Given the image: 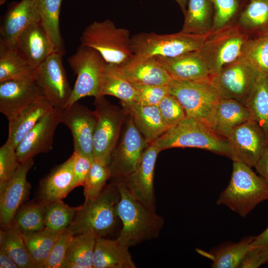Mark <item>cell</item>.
<instances>
[{
	"instance_id": "6da1fadb",
	"label": "cell",
	"mask_w": 268,
	"mask_h": 268,
	"mask_svg": "<svg viewBox=\"0 0 268 268\" xmlns=\"http://www.w3.org/2000/svg\"><path fill=\"white\" fill-rule=\"evenodd\" d=\"M112 181L117 183L120 193L117 212L122 228L117 239L130 248L157 237L164 219L135 198L122 179Z\"/></svg>"
},
{
	"instance_id": "7a4b0ae2",
	"label": "cell",
	"mask_w": 268,
	"mask_h": 268,
	"mask_svg": "<svg viewBox=\"0 0 268 268\" xmlns=\"http://www.w3.org/2000/svg\"><path fill=\"white\" fill-rule=\"evenodd\" d=\"M120 193L117 183L106 185L99 196L84 201L72 222L67 228L73 235L89 233L104 237L115 227L118 218L117 207Z\"/></svg>"
},
{
	"instance_id": "3957f363",
	"label": "cell",
	"mask_w": 268,
	"mask_h": 268,
	"mask_svg": "<svg viewBox=\"0 0 268 268\" xmlns=\"http://www.w3.org/2000/svg\"><path fill=\"white\" fill-rule=\"evenodd\" d=\"M268 200V185L252 167L233 161L230 180L221 192L218 205H224L245 217L260 203Z\"/></svg>"
},
{
	"instance_id": "277c9868",
	"label": "cell",
	"mask_w": 268,
	"mask_h": 268,
	"mask_svg": "<svg viewBox=\"0 0 268 268\" xmlns=\"http://www.w3.org/2000/svg\"><path fill=\"white\" fill-rule=\"evenodd\" d=\"M152 143L161 151L192 147L208 150L230 159L231 157L227 138L215 133L204 121L194 118L186 117Z\"/></svg>"
},
{
	"instance_id": "5b68a950",
	"label": "cell",
	"mask_w": 268,
	"mask_h": 268,
	"mask_svg": "<svg viewBox=\"0 0 268 268\" xmlns=\"http://www.w3.org/2000/svg\"><path fill=\"white\" fill-rule=\"evenodd\" d=\"M130 32L117 27L109 19L94 21L87 26L80 38V45L97 51L107 64L123 67L133 59Z\"/></svg>"
},
{
	"instance_id": "8992f818",
	"label": "cell",
	"mask_w": 268,
	"mask_h": 268,
	"mask_svg": "<svg viewBox=\"0 0 268 268\" xmlns=\"http://www.w3.org/2000/svg\"><path fill=\"white\" fill-rule=\"evenodd\" d=\"M209 34L198 35L181 31L170 34L145 32L136 34L132 36L131 48L134 57L131 62L149 57L172 58L199 51Z\"/></svg>"
},
{
	"instance_id": "52a82bcc",
	"label": "cell",
	"mask_w": 268,
	"mask_h": 268,
	"mask_svg": "<svg viewBox=\"0 0 268 268\" xmlns=\"http://www.w3.org/2000/svg\"><path fill=\"white\" fill-rule=\"evenodd\" d=\"M250 36L232 22L209 34L199 51L212 75L242 57Z\"/></svg>"
},
{
	"instance_id": "ba28073f",
	"label": "cell",
	"mask_w": 268,
	"mask_h": 268,
	"mask_svg": "<svg viewBox=\"0 0 268 268\" xmlns=\"http://www.w3.org/2000/svg\"><path fill=\"white\" fill-rule=\"evenodd\" d=\"M94 105L97 122L93 136L94 159L108 165L128 113L123 108L111 104L104 96L95 98Z\"/></svg>"
},
{
	"instance_id": "9c48e42d",
	"label": "cell",
	"mask_w": 268,
	"mask_h": 268,
	"mask_svg": "<svg viewBox=\"0 0 268 268\" xmlns=\"http://www.w3.org/2000/svg\"><path fill=\"white\" fill-rule=\"evenodd\" d=\"M67 63L77 77L67 106L85 97H100L102 78L107 64L102 56L95 50L80 45L68 58Z\"/></svg>"
},
{
	"instance_id": "30bf717a",
	"label": "cell",
	"mask_w": 268,
	"mask_h": 268,
	"mask_svg": "<svg viewBox=\"0 0 268 268\" xmlns=\"http://www.w3.org/2000/svg\"><path fill=\"white\" fill-rule=\"evenodd\" d=\"M149 145L128 114L122 135L108 164L110 179H123L134 171Z\"/></svg>"
},
{
	"instance_id": "8fae6325",
	"label": "cell",
	"mask_w": 268,
	"mask_h": 268,
	"mask_svg": "<svg viewBox=\"0 0 268 268\" xmlns=\"http://www.w3.org/2000/svg\"><path fill=\"white\" fill-rule=\"evenodd\" d=\"M260 72L241 57L213 74L210 82L220 98L245 105Z\"/></svg>"
},
{
	"instance_id": "7c38bea8",
	"label": "cell",
	"mask_w": 268,
	"mask_h": 268,
	"mask_svg": "<svg viewBox=\"0 0 268 268\" xmlns=\"http://www.w3.org/2000/svg\"><path fill=\"white\" fill-rule=\"evenodd\" d=\"M168 86L170 94L181 104L187 117L204 122L220 98L210 79L195 81L172 79Z\"/></svg>"
},
{
	"instance_id": "4fadbf2b",
	"label": "cell",
	"mask_w": 268,
	"mask_h": 268,
	"mask_svg": "<svg viewBox=\"0 0 268 268\" xmlns=\"http://www.w3.org/2000/svg\"><path fill=\"white\" fill-rule=\"evenodd\" d=\"M230 159L255 167L268 146L266 135L253 118L236 128L226 138Z\"/></svg>"
},
{
	"instance_id": "5bb4252c",
	"label": "cell",
	"mask_w": 268,
	"mask_h": 268,
	"mask_svg": "<svg viewBox=\"0 0 268 268\" xmlns=\"http://www.w3.org/2000/svg\"><path fill=\"white\" fill-rule=\"evenodd\" d=\"M63 55L51 54L37 68L35 80L54 108H65L72 89L63 63Z\"/></svg>"
},
{
	"instance_id": "9a60e30c",
	"label": "cell",
	"mask_w": 268,
	"mask_h": 268,
	"mask_svg": "<svg viewBox=\"0 0 268 268\" xmlns=\"http://www.w3.org/2000/svg\"><path fill=\"white\" fill-rule=\"evenodd\" d=\"M97 122L95 111L78 102L62 109L61 123L70 130L74 151L94 160L93 136Z\"/></svg>"
},
{
	"instance_id": "2e32d148",
	"label": "cell",
	"mask_w": 268,
	"mask_h": 268,
	"mask_svg": "<svg viewBox=\"0 0 268 268\" xmlns=\"http://www.w3.org/2000/svg\"><path fill=\"white\" fill-rule=\"evenodd\" d=\"M160 149L150 143L144 150L136 169L122 179L131 194L148 208L155 211L154 174Z\"/></svg>"
},
{
	"instance_id": "e0dca14e",
	"label": "cell",
	"mask_w": 268,
	"mask_h": 268,
	"mask_svg": "<svg viewBox=\"0 0 268 268\" xmlns=\"http://www.w3.org/2000/svg\"><path fill=\"white\" fill-rule=\"evenodd\" d=\"M33 164V158L21 162L7 185L0 191V222L4 229L12 225L16 212L29 194L30 185L27 176Z\"/></svg>"
},
{
	"instance_id": "ac0fdd59",
	"label": "cell",
	"mask_w": 268,
	"mask_h": 268,
	"mask_svg": "<svg viewBox=\"0 0 268 268\" xmlns=\"http://www.w3.org/2000/svg\"><path fill=\"white\" fill-rule=\"evenodd\" d=\"M61 108H54L26 134L16 148L20 162L52 148L56 130L61 123Z\"/></svg>"
},
{
	"instance_id": "d6986e66",
	"label": "cell",
	"mask_w": 268,
	"mask_h": 268,
	"mask_svg": "<svg viewBox=\"0 0 268 268\" xmlns=\"http://www.w3.org/2000/svg\"><path fill=\"white\" fill-rule=\"evenodd\" d=\"M44 97L35 78L0 83V112L9 121L24 108Z\"/></svg>"
},
{
	"instance_id": "ffe728a7",
	"label": "cell",
	"mask_w": 268,
	"mask_h": 268,
	"mask_svg": "<svg viewBox=\"0 0 268 268\" xmlns=\"http://www.w3.org/2000/svg\"><path fill=\"white\" fill-rule=\"evenodd\" d=\"M40 21L37 0H21L7 11L0 28V46L12 47L19 34L31 24Z\"/></svg>"
},
{
	"instance_id": "44dd1931",
	"label": "cell",
	"mask_w": 268,
	"mask_h": 268,
	"mask_svg": "<svg viewBox=\"0 0 268 268\" xmlns=\"http://www.w3.org/2000/svg\"><path fill=\"white\" fill-rule=\"evenodd\" d=\"M252 118L241 102L220 98L204 122L217 134L227 138L236 128Z\"/></svg>"
},
{
	"instance_id": "7402d4cb",
	"label": "cell",
	"mask_w": 268,
	"mask_h": 268,
	"mask_svg": "<svg viewBox=\"0 0 268 268\" xmlns=\"http://www.w3.org/2000/svg\"><path fill=\"white\" fill-rule=\"evenodd\" d=\"M155 57L173 80H206L210 79L212 76L199 51L172 58Z\"/></svg>"
},
{
	"instance_id": "603a6c76",
	"label": "cell",
	"mask_w": 268,
	"mask_h": 268,
	"mask_svg": "<svg viewBox=\"0 0 268 268\" xmlns=\"http://www.w3.org/2000/svg\"><path fill=\"white\" fill-rule=\"evenodd\" d=\"M13 47L36 69L51 54L54 53L40 21L27 27L18 36Z\"/></svg>"
},
{
	"instance_id": "cb8c5ba5",
	"label": "cell",
	"mask_w": 268,
	"mask_h": 268,
	"mask_svg": "<svg viewBox=\"0 0 268 268\" xmlns=\"http://www.w3.org/2000/svg\"><path fill=\"white\" fill-rule=\"evenodd\" d=\"M73 156L54 168L40 184L39 201L46 205L62 200L72 190Z\"/></svg>"
},
{
	"instance_id": "d4e9b609",
	"label": "cell",
	"mask_w": 268,
	"mask_h": 268,
	"mask_svg": "<svg viewBox=\"0 0 268 268\" xmlns=\"http://www.w3.org/2000/svg\"><path fill=\"white\" fill-rule=\"evenodd\" d=\"M121 104L148 144L168 130L157 106L144 105L136 102Z\"/></svg>"
},
{
	"instance_id": "484cf974",
	"label": "cell",
	"mask_w": 268,
	"mask_h": 268,
	"mask_svg": "<svg viewBox=\"0 0 268 268\" xmlns=\"http://www.w3.org/2000/svg\"><path fill=\"white\" fill-rule=\"evenodd\" d=\"M54 108L44 97L24 108L8 121V134L6 141L16 149L26 134Z\"/></svg>"
},
{
	"instance_id": "4316f807",
	"label": "cell",
	"mask_w": 268,
	"mask_h": 268,
	"mask_svg": "<svg viewBox=\"0 0 268 268\" xmlns=\"http://www.w3.org/2000/svg\"><path fill=\"white\" fill-rule=\"evenodd\" d=\"M124 77L133 84L168 85L172 80L155 57L131 62L121 67Z\"/></svg>"
},
{
	"instance_id": "83f0119b",
	"label": "cell",
	"mask_w": 268,
	"mask_h": 268,
	"mask_svg": "<svg viewBox=\"0 0 268 268\" xmlns=\"http://www.w3.org/2000/svg\"><path fill=\"white\" fill-rule=\"evenodd\" d=\"M129 247L115 240L97 238L94 251L93 268H135Z\"/></svg>"
},
{
	"instance_id": "f1b7e54d",
	"label": "cell",
	"mask_w": 268,
	"mask_h": 268,
	"mask_svg": "<svg viewBox=\"0 0 268 268\" xmlns=\"http://www.w3.org/2000/svg\"><path fill=\"white\" fill-rule=\"evenodd\" d=\"M254 236H248L237 243L226 242L209 252L197 249L200 254L211 261L213 268H239L248 253L252 248Z\"/></svg>"
},
{
	"instance_id": "f546056e",
	"label": "cell",
	"mask_w": 268,
	"mask_h": 268,
	"mask_svg": "<svg viewBox=\"0 0 268 268\" xmlns=\"http://www.w3.org/2000/svg\"><path fill=\"white\" fill-rule=\"evenodd\" d=\"M105 95L114 96L124 103L136 101V90L133 84L124 77L119 65H106L101 80L100 97Z\"/></svg>"
},
{
	"instance_id": "4dcf8cb0",
	"label": "cell",
	"mask_w": 268,
	"mask_h": 268,
	"mask_svg": "<svg viewBox=\"0 0 268 268\" xmlns=\"http://www.w3.org/2000/svg\"><path fill=\"white\" fill-rule=\"evenodd\" d=\"M211 0H189L182 32L205 35L211 32L214 13Z\"/></svg>"
},
{
	"instance_id": "1f68e13d",
	"label": "cell",
	"mask_w": 268,
	"mask_h": 268,
	"mask_svg": "<svg viewBox=\"0 0 268 268\" xmlns=\"http://www.w3.org/2000/svg\"><path fill=\"white\" fill-rule=\"evenodd\" d=\"M36 72V68L22 58L14 47L0 46V83L35 79Z\"/></svg>"
},
{
	"instance_id": "d6a6232c",
	"label": "cell",
	"mask_w": 268,
	"mask_h": 268,
	"mask_svg": "<svg viewBox=\"0 0 268 268\" xmlns=\"http://www.w3.org/2000/svg\"><path fill=\"white\" fill-rule=\"evenodd\" d=\"M40 21L54 52L63 55L65 51L61 36L59 18L62 0H37Z\"/></svg>"
},
{
	"instance_id": "836d02e7",
	"label": "cell",
	"mask_w": 268,
	"mask_h": 268,
	"mask_svg": "<svg viewBox=\"0 0 268 268\" xmlns=\"http://www.w3.org/2000/svg\"><path fill=\"white\" fill-rule=\"evenodd\" d=\"M245 106L268 140V76L260 72Z\"/></svg>"
},
{
	"instance_id": "e575fe53",
	"label": "cell",
	"mask_w": 268,
	"mask_h": 268,
	"mask_svg": "<svg viewBox=\"0 0 268 268\" xmlns=\"http://www.w3.org/2000/svg\"><path fill=\"white\" fill-rule=\"evenodd\" d=\"M0 244L20 268H37L21 233L13 225L0 230Z\"/></svg>"
},
{
	"instance_id": "d590c367",
	"label": "cell",
	"mask_w": 268,
	"mask_h": 268,
	"mask_svg": "<svg viewBox=\"0 0 268 268\" xmlns=\"http://www.w3.org/2000/svg\"><path fill=\"white\" fill-rule=\"evenodd\" d=\"M250 35L268 32V0H248L238 22Z\"/></svg>"
},
{
	"instance_id": "8d00e7d4",
	"label": "cell",
	"mask_w": 268,
	"mask_h": 268,
	"mask_svg": "<svg viewBox=\"0 0 268 268\" xmlns=\"http://www.w3.org/2000/svg\"><path fill=\"white\" fill-rule=\"evenodd\" d=\"M62 231L45 227L41 231L22 234L37 268H43L48 256Z\"/></svg>"
},
{
	"instance_id": "74e56055",
	"label": "cell",
	"mask_w": 268,
	"mask_h": 268,
	"mask_svg": "<svg viewBox=\"0 0 268 268\" xmlns=\"http://www.w3.org/2000/svg\"><path fill=\"white\" fill-rule=\"evenodd\" d=\"M46 205L39 202L26 204L19 208L14 218L12 225L22 234L40 231L45 227Z\"/></svg>"
},
{
	"instance_id": "f35d334b",
	"label": "cell",
	"mask_w": 268,
	"mask_h": 268,
	"mask_svg": "<svg viewBox=\"0 0 268 268\" xmlns=\"http://www.w3.org/2000/svg\"><path fill=\"white\" fill-rule=\"evenodd\" d=\"M97 238L89 233L74 235L68 246L66 259L76 263L80 268H93Z\"/></svg>"
},
{
	"instance_id": "ab89813d",
	"label": "cell",
	"mask_w": 268,
	"mask_h": 268,
	"mask_svg": "<svg viewBox=\"0 0 268 268\" xmlns=\"http://www.w3.org/2000/svg\"><path fill=\"white\" fill-rule=\"evenodd\" d=\"M242 57L268 76V32L249 37Z\"/></svg>"
},
{
	"instance_id": "60d3db41",
	"label": "cell",
	"mask_w": 268,
	"mask_h": 268,
	"mask_svg": "<svg viewBox=\"0 0 268 268\" xmlns=\"http://www.w3.org/2000/svg\"><path fill=\"white\" fill-rule=\"evenodd\" d=\"M80 206L72 207L59 200L46 205L45 227L54 231H62L74 220Z\"/></svg>"
},
{
	"instance_id": "b9f144b4",
	"label": "cell",
	"mask_w": 268,
	"mask_h": 268,
	"mask_svg": "<svg viewBox=\"0 0 268 268\" xmlns=\"http://www.w3.org/2000/svg\"><path fill=\"white\" fill-rule=\"evenodd\" d=\"M109 179H110V172L108 165L94 160L83 186L85 201L97 198Z\"/></svg>"
},
{
	"instance_id": "7bdbcfd3",
	"label": "cell",
	"mask_w": 268,
	"mask_h": 268,
	"mask_svg": "<svg viewBox=\"0 0 268 268\" xmlns=\"http://www.w3.org/2000/svg\"><path fill=\"white\" fill-rule=\"evenodd\" d=\"M20 163L16 149L6 141L0 148V191L13 176Z\"/></svg>"
},
{
	"instance_id": "ee69618b",
	"label": "cell",
	"mask_w": 268,
	"mask_h": 268,
	"mask_svg": "<svg viewBox=\"0 0 268 268\" xmlns=\"http://www.w3.org/2000/svg\"><path fill=\"white\" fill-rule=\"evenodd\" d=\"M157 106L162 119L168 129L180 124L187 117L181 104L171 94L165 97Z\"/></svg>"
},
{
	"instance_id": "f6af8a7d",
	"label": "cell",
	"mask_w": 268,
	"mask_h": 268,
	"mask_svg": "<svg viewBox=\"0 0 268 268\" xmlns=\"http://www.w3.org/2000/svg\"><path fill=\"white\" fill-rule=\"evenodd\" d=\"M214 12L211 31L231 23L239 7L238 0H211Z\"/></svg>"
},
{
	"instance_id": "bcb514c9",
	"label": "cell",
	"mask_w": 268,
	"mask_h": 268,
	"mask_svg": "<svg viewBox=\"0 0 268 268\" xmlns=\"http://www.w3.org/2000/svg\"><path fill=\"white\" fill-rule=\"evenodd\" d=\"M74 235L67 228L60 234L44 265V268H61Z\"/></svg>"
},
{
	"instance_id": "7dc6e473",
	"label": "cell",
	"mask_w": 268,
	"mask_h": 268,
	"mask_svg": "<svg viewBox=\"0 0 268 268\" xmlns=\"http://www.w3.org/2000/svg\"><path fill=\"white\" fill-rule=\"evenodd\" d=\"M133 85L136 90V102L142 105L157 106L165 97L170 94L168 85Z\"/></svg>"
},
{
	"instance_id": "c3c4849f",
	"label": "cell",
	"mask_w": 268,
	"mask_h": 268,
	"mask_svg": "<svg viewBox=\"0 0 268 268\" xmlns=\"http://www.w3.org/2000/svg\"><path fill=\"white\" fill-rule=\"evenodd\" d=\"M72 188L83 186L94 160L73 150Z\"/></svg>"
},
{
	"instance_id": "681fc988",
	"label": "cell",
	"mask_w": 268,
	"mask_h": 268,
	"mask_svg": "<svg viewBox=\"0 0 268 268\" xmlns=\"http://www.w3.org/2000/svg\"><path fill=\"white\" fill-rule=\"evenodd\" d=\"M252 247L264 264L268 263V226L261 233L254 236Z\"/></svg>"
},
{
	"instance_id": "f907efd6",
	"label": "cell",
	"mask_w": 268,
	"mask_h": 268,
	"mask_svg": "<svg viewBox=\"0 0 268 268\" xmlns=\"http://www.w3.org/2000/svg\"><path fill=\"white\" fill-rule=\"evenodd\" d=\"M254 167L268 185V146Z\"/></svg>"
},
{
	"instance_id": "816d5d0a",
	"label": "cell",
	"mask_w": 268,
	"mask_h": 268,
	"mask_svg": "<svg viewBox=\"0 0 268 268\" xmlns=\"http://www.w3.org/2000/svg\"><path fill=\"white\" fill-rule=\"evenodd\" d=\"M0 268H19L17 265L1 246L0 247Z\"/></svg>"
},
{
	"instance_id": "f5cc1de1",
	"label": "cell",
	"mask_w": 268,
	"mask_h": 268,
	"mask_svg": "<svg viewBox=\"0 0 268 268\" xmlns=\"http://www.w3.org/2000/svg\"><path fill=\"white\" fill-rule=\"evenodd\" d=\"M175 1L179 4L183 12L185 14L187 10V0H175Z\"/></svg>"
},
{
	"instance_id": "db71d44e",
	"label": "cell",
	"mask_w": 268,
	"mask_h": 268,
	"mask_svg": "<svg viewBox=\"0 0 268 268\" xmlns=\"http://www.w3.org/2000/svg\"></svg>"
}]
</instances>
